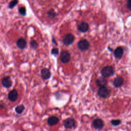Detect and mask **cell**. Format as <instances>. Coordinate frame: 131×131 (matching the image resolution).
<instances>
[{
    "label": "cell",
    "mask_w": 131,
    "mask_h": 131,
    "mask_svg": "<svg viewBox=\"0 0 131 131\" xmlns=\"http://www.w3.org/2000/svg\"><path fill=\"white\" fill-rule=\"evenodd\" d=\"M104 125V121L100 118L95 119L92 122V126L96 129H101L103 127Z\"/></svg>",
    "instance_id": "6"
},
{
    "label": "cell",
    "mask_w": 131,
    "mask_h": 131,
    "mask_svg": "<svg viewBox=\"0 0 131 131\" xmlns=\"http://www.w3.org/2000/svg\"><path fill=\"white\" fill-rule=\"evenodd\" d=\"M63 126L66 129H72L76 126L75 120L72 118H68L63 122Z\"/></svg>",
    "instance_id": "3"
},
{
    "label": "cell",
    "mask_w": 131,
    "mask_h": 131,
    "mask_svg": "<svg viewBox=\"0 0 131 131\" xmlns=\"http://www.w3.org/2000/svg\"><path fill=\"white\" fill-rule=\"evenodd\" d=\"M124 82V79L122 77L117 76L113 81V85L115 88L121 87Z\"/></svg>",
    "instance_id": "12"
},
{
    "label": "cell",
    "mask_w": 131,
    "mask_h": 131,
    "mask_svg": "<svg viewBox=\"0 0 131 131\" xmlns=\"http://www.w3.org/2000/svg\"><path fill=\"white\" fill-rule=\"evenodd\" d=\"M48 17L51 19L54 18L55 16H56V13L54 11V10L53 9H51L48 12Z\"/></svg>",
    "instance_id": "19"
},
{
    "label": "cell",
    "mask_w": 131,
    "mask_h": 131,
    "mask_svg": "<svg viewBox=\"0 0 131 131\" xmlns=\"http://www.w3.org/2000/svg\"><path fill=\"white\" fill-rule=\"evenodd\" d=\"M75 40L74 36L71 33L66 34L62 39V42L66 46H69L73 43Z\"/></svg>",
    "instance_id": "5"
},
{
    "label": "cell",
    "mask_w": 131,
    "mask_h": 131,
    "mask_svg": "<svg viewBox=\"0 0 131 131\" xmlns=\"http://www.w3.org/2000/svg\"><path fill=\"white\" fill-rule=\"evenodd\" d=\"M2 83L5 88H9L11 86L12 82L10 77L6 76L3 78L2 80Z\"/></svg>",
    "instance_id": "10"
},
{
    "label": "cell",
    "mask_w": 131,
    "mask_h": 131,
    "mask_svg": "<svg viewBox=\"0 0 131 131\" xmlns=\"http://www.w3.org/2000/svg\"><path fill=\"white\" fill-rule=\"evenodd\" d=\"M110 90L105 86L100 88L98 91V95L102 98H108L110 95Z\"/></svg>",
    "instance_id": "4"
},
{
    "label": "cell",
    "mask_w": 131,
    "mask_h": 131,
    "mask_svg": "<svg viewBox=\"0 0 131 131\" xmlns=\"http://www.w3.org/2000/svg\"><path fill=\"white\" fill-rule=\"evenodd\" d=\"M60 59L62 62L64 63H67L70 61L71 56L68 52L66 51H63L60 53Z\"/></svg>",
    "instance_id": "7"
},
{
    "label": "cell",
    "mask_w": 131,
    "mask_h": 131,
    "mask_svg": "<svg viewBox=\"0 0 131 131\" xmlns=\"http://www.w3.org/2000/svg\"><path fill=\"white\" fill-rule=\"evenodd\" d=\"M16 45L19 48L21 49H23L25 48H26L27 46V42L24 39L20 38L17 40Z\"/></svg>",
    "instance_id": "16"
},
{
    "label": "cell",
    "mask_w": 131,
    "mask_h": 131,
    "mask_svg": "<svg viewBox=\"0 0 131 131\" xmlns=\"http://www.w3.org/2000/svg\"><path fill=\"white\" fill-rule=\"evenodd\" d=\"M89 29V25L85 21L81 22L78 26V30L80 32L82 33L86 32V31H88Z\"/></svg>",
    "instance_id": "8"
},
{
    "label": "cell",
    "mask_w": 131,
    "mask_h": 131,
    "mask_svg": "<svg viewBox=\"0 0 131 131\" xmlns=\"http://www.w3.org/2000/svg\"><path fill=\"white\" fill-rule=\"evenodd\" d=\"M18 2V1H11L9 4V8L10 9H12V8H13L14 6H15L17 5Z\"/></svg>",
    "instance_id": "21"
},
{
    "label": "cell",
    "mask_w": 131,
    "mask_h": 131,
    "mask_svg": "<svg viewBox=\"0 0 131 131\" xmlns=\"http://www.w3.org/2000/svg\"><path fill=\"white\" fill-rule=\"evenodd\" d=\"M96 84L97 86L99 87V88L101 87H104L107 84V81L105 78L101 77L96 80Z\"/></svg>",
    "instance_id": "11"
},
{
    "label": "cell",
    "mask_w": 131,
    "mask_h": 131,
    "mask_svg": "<svg viewBox=\"0 0 131 131\" xmlns=\"http://www.w3.org/2000/svg\"><path fill=\"white\" fill-rule=\"evenodd\" d=\"M123 54V49L121 47H118L114 51V55L115 58L120 59Z\"/></svg>",
    "instance_id": "13"
},
{
    "label": "cell",
    "mask_w": 131,
    "mask_h": 131,
    "mask_svg": "<svg viewBox=\"0 0 131 131\" xmlns=\"http://www.w3.org/2000/svg\"><path fill=\"white\" fill-rule=\"evenodd\" d=\"M90 46V42L85 39H83L79 40L77 43V47L78 49L82 51L88 50L89 49Z\"/></svg>",
    "instance_id": "2"
},
{
    "label": "cell",
    "mask_w": 131,
    "mask_h": 131,
    "mask_svg": "<svg viewBox=\"0 0 131 131\" xmlns=\"http://www.w3.org/2000/svg\"><path fill=\"white\" fill-rule=\"evenodd\" d=\"M121 120L120 119H113L111 121V124L114 126H117L120 124Z\"/></svg>",
    "instance_id": "17"
},
{
    "label": "cell",
    "mask_w": 131,
    "mask_h": 131,
    "mask_svg": "<svg viewBox=\"0 0 131 131\" xmlns=\"http://www.w3.org/2000/svg\"><path fill=\"white\" fill-rule=\"evenodd\" d=\"M18 11H19L20 14H21L23 16H25L26 14V9L24 7H21L19 8L18 9Z\"/></svg>",
    "instance_id": "20"
},
{
    "label": "cell",
    "mask_w": 131,
    "mask_h": 131,
    "mask_svg": "<svg viewBox=\"0 0 131 131\" xmlns=\"http://www.w3.org/2000/svg\"><path fill=\"white\" fill-rule=\"evenodd\" d=\"M8 99L11 101H15L18 97V93L16 90H13L11 91L8 94Z\"/></svg>",
    "instance_id": "14"
},
{
    "label": "cell",
    "mask_w": 131,
    "mask_h": 131,
    "mask_svg": "<svg viewBox=\"0 0 131 131\" xmlns=\"http://www.w3.org/2000/svg\"><path fill=\"white\" fill-rule=\"evenodd\" d=\"M41 75L44 79H48L51 77L50 71L46 68H44L41 71Z\"/></svg>",
    "instance_id": "15"
},
{
    "label": "cell",
    "mask_w": 131,
    "mask_h": 131,
    "mask_svg": "<svg viewBox=\"0 0 131 131\" xmlns=\"http://www.w3.org/2000/svg\"><path fill=\"white\" fill-rule=\"evenodd\" d=\"M25 110V107L23 105H18L16 108H15V112L17 114H21Z\"/></svg>",
    "instance_id": "18"
},
{
    "label": "cell",
    "mask_w": 131,
    "mask_h": 131,
    "mask_svg": "<svg viewBox=\"0 0 131 131\" xmlns=\"http://www.w3.org/2000/svg\"><path fill=\"white\" fill-rule=\"evenodd\" d=\"M59 119L58 117L54 116L49 117L47 120V123L50 126H54L58 123Z\"/></svg>",
    "instance_id": "9"
},
{
    "label": "cell",
    "mask_w": 131,
    "mask_h": 131,
    "mask_svg": "<svg viewBox=\"0 0 131 131\" xmlns=\"http://www.w3.org/2000/svg\"><path fill=\"white\" fill-rule=\"evenodd\" d=\"M127 6L129 10H131V0H129L127 3Z\"/></svg>",
    "instance_id": "24"
},
{
    "label": "cell",
    "mask_w": 131,
    "mask_h": 131,
    "mask_svg": "<svg viewBox=\"0 0 131 131\" xmlns=\"http://www.w3.org/2000/svg\"><path fill=\"white\" fill-rule=\"evenodd\" d=\"M51 53L53 55H58L59 53V51L57 48H53L51 51Z\"/></svg>",
    "instance_id": "23"
},
{
    "label": "cell",
    "mask_w": 131,
    "mask_h": 131,
    "mask_svg": "<svg viewBox=\"0 0 131 131\" xmlns=\"http://www.w3.org/2000/svg\"><path fill=\"white\" fill-rule=\"evenodd\" d=\"M52 41H53V42H54V43H55L56 45H57L56 42V40H55L54 38H52Z\"/></svg>",
    "instance_id": "25"
},
{
    "label": "cell",
    "mask_w": 131,
    "mask_h": 131,
    "mask_svg": "<svg viewBox=\"0 0 131 131\" xmlns=\"http://www.w3.org/2000/svg\"><path fill=\"white\" fill-rule=\"evenodd\" d=\"M115 70L113 67L112 66H106L102 69L100 71L101 74L103 77L106 78L110 77L114 74Z\"/></svg>",
    "instance_id": "1"
},
{
    "label": "cell",
    "mask_w": 131,
    "mask_h": 131,
    "mask_svg": "<svg viewBox=\"0 0 131 131\" xmlns=\"http://www.w3.org/2000/svg\"><path fill=\"white\" fill-rule=\"evenodd\" d=\"M30 45H31V47L33 48V49H36L38 46V44H37V42L34 40H33L31 41Z\"/></svg>",
    "instance_id": "22"
}]
</instances>
